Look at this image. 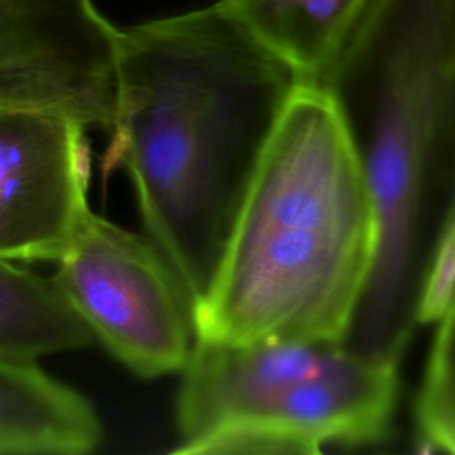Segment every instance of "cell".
Returning <instances> with one entry per match:
<instances>
[{
	"instance_id": "1",
	"label": "cell",
	"mask_w": 455,
	"mask_h": 455,
	"mask_svg": "<svg viewBox=\"0 0 455 455\" xmlns=\"http://www.w3.org/2000/svg\"><path fill=\"white\" fill-rule=\"evenodd\" d=\"M299 84L220 2L119 28L103 169H128L146 236L194 307Z\"/></svg>"
},
{
	"instance_id": "7",
	"label": "cell",
	"mask_w": 455,
	"mask_h": 455,
	"mask_svg": "<svg viewBox=\"0 0 455 455\" xmlns=\"http://www.w3.org/2000/svg\"><path fill=\"white\" fill-rule=\"evenodd\" d=\"M85 124L44 107L0 110V258L57 261L91 212Z\"/></svg>"
},
{
	"instance_id": "3",
	"label": "cell",
	"mask_w": 455,
	"mask_h": 455,
	"mask_svg": "<svg viewBox=\"0 0 455 455\" xmlns=\"http://www.w3.org/2000/svg\"><path fill=\"white\" fill-rule=\"evenodd\" d=\"M373 252V206L338 108L323 87L300 82L196 306L197 338L341 341Z\"/></svg>"
},
{
	"instance_id": "10",
	"label": "cell",
	"mask_w": 455,
	"mask_h": 455,
	"mask_svg": "<svg viewBox=\"0 0 455 455\" xmlns=\"http://www.w3.org/2000/svg\"><path fill=\"white\" fill-rule=\"evenodd\" d=\"M94 341L53 279L0 258V355L37 361Z\"/></svg>"
},
{
	"instance_id": "5",
	"label": "cell",
	"mask_w": 455,
	"mask_h": 455,
	"mask_svg": "<svg viewBox=\"0 0 455 455\" xmlns=\"http://www.w3.org/2000/svg\"><path fill=\"white\" fill-rule=\"evenodd\" d=\"M105 350L140 379L181 371L196 345V307L146 236L92 210L52 277Z\"/></svg>"
},
{
	"instance_id": "4",
	"label": "cell",
	"mask_w": 455,
	"mask_h": 455,
	"mask_svg": "<svg viewBox=\"0 0 455 455\" xmlns=\"http://www.w3.org/2000/svg\"><path fill=\"white\" fill-rule=\"evenodd\" d=\"M174 453L315 455L391 435L398 364L339 339L224 343L196 338L181 370Z\"/></svg>"
},
{
	"instance_id": "11",
	"label": "cell",
	"mask_w": 455,
	"mask_h": 455,
	"mask_svg": "<svg viewBox=\"0 0 455 455\" xmlns=\"http://www.w3.org/2000/svg\"><path fill=\"white\" fill-rule=\"evenodd\" d=\"M437 320L414 400V432L418 448L455 455V293Z\"/></svg>"
},
{
	"instance_id": "2",
	"label": "cell",
	"mask_w": 455,
	"mask_h": 455,
	"mask_svg": "<svg viewBox=\"0 0 455 455\" xmlns=\"http://www.w3.org/2000/svg\"><path fill=\"white\" fill-rule=\"evenodd\" d=\"M318 85L375 217L371 268L341 343L400 364L455 235V0H366Z\"/></svg>"
},
{
	"instance_id": "8",
	"label": "cell",
	"mask_w": 455,
	"mask_h": 455,
	"mask_svg": "<svg viewBox=\"0 0 455 455\" xmlns=\"http://www.w3.org/2000/svg\"><path fill=\"white\" fill-rule=\"evenodd\" d=\"M103 441L94 405L36 361L0 355V453L80 455Z\"/></svg>"
},
{
	"instance_id": "6",
	"label": "cell",
	"mask_w": 455,
	"mask_h": 455,
	"mask_svg": "<svg viewBox=\"0 0 455 455\" xmlns=\"http://www.w3.org/2000/svg\"><path fill=\"white\" fill-rule=\"evenodd\" d=\"M117 43L94 0H0V110L55 108L108 130Z\"/></svg>"
},
{
	"instance_id": "9",
	"label": "cell",
	"mask_w": 455,
	"mask_h": 455,
	"mask_svg": "<svg viewBox=\"0 0 455 455\" xmlns=\"http://www.w3.org/2000/svg\"><path fill=\"white\" fill-rule=\"evenodd\" d=\"M300 82L320 84L366 0H219Z\"/></svg>"
}]
</instances>
